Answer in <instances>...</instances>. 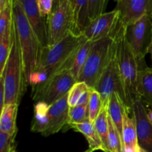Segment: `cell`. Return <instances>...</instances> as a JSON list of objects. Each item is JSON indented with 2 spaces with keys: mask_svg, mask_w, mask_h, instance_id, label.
Here are the masks:
<instances>
[{
  "mask_svg": "<svg viewBox=\"0 0 152 152\" xmlns=\"http://www.w3.org/2000/svg\"><path fill=\"white\" fill-rule=\"evenodd\" d=\"M48 45H53L74 34V11L70 0H64L48 16Z\"/></svg>",
  "mask_w": 152,
  "mask_h": 152,
  "instance_id": "7",
  "label": "cell"
},
{
  "mask_svg": "<svg viewBox=\"0 0 152 152\" xmlns=\"http://www.w3.org/2000/svg\"><path fill=\"white\" fill-rule=\"evenodd\" d=\"M42 46L48 45L47 25L39 9L38 0H17Z\"/></svg>",
  "mask_w": 152,
  "mask_h": 152,
  "instance_id": "13",
  "label": "cell"
},
{
  "mask_svg": "<svg viewBox=\"0 0 152 152\" xmlns=\"http://www.w3.org/2000/svg\"><path fill=\"white\" fill-rule=\"evenodd\" d=\"M94 151L92 149H91V148H88V150H86V151H85L84 152H93Z\"/></svg>",
  "mask_w": 152,
  "mask_h": 152,
  "instance_id": "38",
  "label": "cell"
},
{
  "mask_svg": "<svg viewBox=\"0 0 152 152\" xmlns=\"http://www.w3.org/2000/svg\"><path fill=\"white\" fill-rule=\"evenodd\" d=\"M127 108H128L125 105L124 102L118 94L114 92L111 94L108 106V116L111 119L114 126L120 132L121 136L122 133H123V116H124L125 111Z\"/></svg>",
  "mask_w": 152,
  "mask_h": 152,
  "instance_id": "20",
  "label": "cell"
},
{
  "mask_svg": "<svg viewBox=\"0 0 152 152\" xmlns=\"http://www.w3.org/2000/svg\"><path fill=\"white\" fill-rule=\"evenodd\" d=\"M94 42L88 41L86 40L83 45L80 48L78 51L76 53L75 56H74V62H73L72 66H71V71L72 74L74 75V78L78 80L79 77H80L81 71L83 70V67H84L85 64H86V60L88 56L89 52H90L91 48L92 45H93Z\"/></svg>",
  "mask_w": 152,
  "mask_h": 152,
  "instance_id": "24",
  "label": "cell"
},
{
  "mask_svg": "<svg viewBox=\"0 0 152 152\" xmlns=\"http://www.w3.org/2000/svg\"><path fill=\"white\" fill-rule=\"evenodd\" d=\"M115 1H118V0H115Z\"/></svg>",
  "mask_w": 152,
  "mask_h": 152,
  "instance_id": "40",
  "label": "cell"
},
{
  "mask_svg": "<svg viewBox=\"0 0 152 152\" xmlns=\"http://www.w3.org/2000/svg\"><path fill=\"white\" fill-rule=\"evenodd\" d=\"M12 152H18L17 151H16V149H15V148H14V149H13V151H12Z\"/></svg>",
  "mask_w": 152,
  "mask_h": 152,
  "instance_id": "39",
  "label": "cell"
},
{
  "mask_svg": "<svg viewBox=\"0 0 152 152\" xmlns=\"http://www.w3.org/2000/svg\"><path fill=\"white\" fill-rule=\"evenodd\" d=\"M88 118L91 122L94 121L102 109V101L99 94L92 88L91 91L88 105Z\"/></svg>",
  "mask_w": 152,
  "mask_h": 152,
  "instance_id": "26",
  "label": "cell"
},
{
  "mask_svg": "<svg viewBox=\"0 0 152 152\" xmlns=\"http://www.w3.org/2000/svg\"><path fill=\"white\" fill-rule=\"evenodd\" d=\"M0 77H3L4 79V105H19L28 85L24 72L22 53L14 22L12 28L10 55L6 63L4 73Z\"/></svg>",
  "mask_w": 152,
  "mask_h": 152,
  "instance_id": "2",
  "label": "cell"
},
{
  "mask_svg": "<svg viewBox=\"0 0 152 152\" xmlns=\"http://www.w3.org/2000/svg\"><path fill=\"white\" fill-rule=\"evenodd\" d=\"M17 104L4 105L0 116V132L16 137L18 129L16 127V117L18 114Z\"/></svg>",
  "mask_w": 152,
  "mask_h": 152,
  "instance_id": "18",
  "label": "cell"
},
{
  "mask_svg": "<svg viewBox=\"0 0 152 152\" xmlns=\"http://www.w3.org/2000/svg\"><path fill=\"white\" fill-rule=\"evenodd\" d=\"M11 48V41L0 39V76L4 73Z\"/></svg>",
  "mask_w": 152,
  "mask_h": 152,
  "instance_id": "30",
  "label": "cell"
},
{
  "mask_svg": "<svg viewBox=\"0 0 152 152\" xmlns=\"http://www.w3.org/2000/svg\"><path fill=\"white\" fill-rule=\"evenodd\" d=\"M69 104L68 94L53 102L49 107V123L45 132L42 134L45 137L50 136L62 130L68 125L69 119Z\"/></svg>",
  "mask_w": 152,
  "mask_h": 152,
  "instance_id": "14",
  "label": "cell"
},
{
  "mask_svg": "<svg viewBox=\"0 0 152 152\" xmlns=\"http://www.w3.org/2000/svg\"><path fill=\"white\" fill-rule=\"evenodd\" d=\"M137 62L138 94L145 106L152 109V68L147 66L145 59Z\"/></svg>",
  "mask_w": 152,
  "mask_h": 152,
  "instance_id": "16",
  "label": "cell"
},
{
  "mask_svg": "<svg viewBox=\"0 0 152 152\" xmlns=\"http://www.w3.org/2000/svg\"><path fill=\"white\" fill-rule=\"evenodd\" d=\"M123 25L120 12L114 9L112 11L102 13L92 20L82 35L91 42L108 37L115 39Z\"/></svg>",
  "mask_w": 152,
  "mask_h": 152,
  "instance_id": "9",
  "label": "cell"
},
{
  "mask_svg": "<svg viewBox=\"0 0 152 152\" xmlns=\"http://www.w3.org/2000/svg\"><path fill=\"white\" fill-rule=\"evenodd\" d=\"M74 7V34L82 36L86 27L90 23L88 18V0H70Z\"/></svg>",
  "mask_w": 152,
  "mask_h": 152,
  "instance_id": "19",
  "label": "cell"
},
{
  "mask_svg": "<svg viewBox=\"0 0 152 152\" xmlns=\"http://www.w3.org/2000/svg\"><path fill=\"white\" fill-rule=\"evenodd\" d=\"M124 31L125 25H123L116 37V56L124 89L126 105L132 111L134 104L137 101L141 100L137 91L139 65L136 56L126 42Z\"/></svg>",
  "mask_w": 152,
  "mask_h": 152,
  "instance_id": "4",
  "label": "cell"
},
{
  "mask_svg": "<svg viewBox=\"0 0 152 152\" xmlns=\"http://www.w3.org/2000/svg\"><path fill=\"white\" fill-rule=\"evenodd\" d=\"M148 53L151 54V62H152V43L151 45V46H150L149 48V50H148Z\"/></svg>",
  "mask_w": 152,
  "mask_h": 152,
  "instance_id": "37",
  "label": "cell"
},
{
  "mask_svg": "<svg viewBox=\"0 0 152 152\" xmlns=\"http://www.w3.org/2000/svg\"><path fill=\"white\" fill-rule=\"evenodd\" d=\"M146 108H147V113H148V119H149L150 123L152 124V109L150 108H148V107H146Z\"/></svg>",
  "mask_w": 152,
  "mask_h": 152,
  "instance_id": "36",
  "label": "cell"
},
{
  "mask_svg": "<svg viewBox=\"0 0 152 152\" xmlns=\"http://www.w3.org/2000/svg\"><path fill=\"white\" fill-rule=\"evenodd\" d=\"M13 1L0 11V39L11 41Z\"/></svg>",
  "mask_w": 152,
  "mask_h": 152,
  "instance_id": "23",
  "label": "cell"
},
{
  "mask_svg": "<svg viewBox=\"0 0 152 152\" xmlns=\"http://www.w3.org/2000/svg\"><path fill=\"white\" fill-rule=\"evenodd\" d=\"M4 105V85L3 77H0V111Z\"/></svg>",
  "mask_w": 152,
  "mask_h": 152,
  "instance_id": "33",
  "label": "cell"
},
{
  "mask_svg": "<svg viewBox=\"0 0 152 152\" xmlns=\"http://www.w3.org/2000/svg\"><path fill=\"white\" fill-rule=\"evenodd\" d=\"M64 0H53V10H52V11L54 10Z\"/></svg>",
  "mask_w": 152,
  "mask_h": 152,
  "instance_id": "35",
  "label": "cell"
},
{
  "mask_svg": "<svg viewBox=\"0 0 152 152\" xmlns=\"http://www.w3.org/2000/svg\"><path fill=\"white\" fill-rule=\"evenodd\" d=\"M124 36L137 61L145 59L152 43V16L145 15L134 23L125 25Z\"/></svg>",
  "mask_w": 152,
  "mask_h": 152,
  "instance_id": "8",
  "label": "cell"
},
{
  "mask_svg": "<svg viewBox=\"0 0 152 152\" xmlns=\"http://www.w3.org/2000/svg\"><path fill=\"white\" fill-rule=\"evenodd\" d=\"M49 107L50 105L45 102H36L34 108V117L31 123V132L41 134L45 132L49 123Z\"/></svg>",
  "mask_w": 152,
  "mask_h": 152,
  "instance_id": "21",
  "label": "cell"
},
{
  "mask_svg": "<svg viewBox=\"0 0 152 152\" xmlns=\"http://www.w3.org/2000/svg\"><path fill=\"white\" fill-rule=\"evenodd\" d=\"M13 16L22 53L24 72L28 86L30 77L38 67L42 46L17 0H13Z\"/></svg>",
  "mask_w": 152,
  "mask_h": 152,
  "instance_id": "3",
  "label": "cell"
},
{
  "mask_svg": "<svg viewBox=\"0 0 152 152\" xmlns=\"http://www.w3.org/2000/svg\"><path fill=\"white\" fill-rule=\"evenodd\" d=\"M121 138L123 152H146L140 146L133 112L128 108L125 111L123 116Z\"/></svg>",
  "mask_w": 152,
  "mask_h": 152,
  "instance_id": "15",
  "label": "cell"
},
{
  "mask_svg": "<svg viewBox=\"0 0 152 152\" xmlns=\"http://www.w3.org/2000/svg\"><path fill=\"white\" fill-rule=\"evenodd\" d=\"M94 89L100 95L102 101V108H108L110 97L114 92L120 95L126 105L124 89L120 77L116 53L110 62L109 65L102 73Z\"/></svg>",
  "mask_w": 152,
  "mask_h": 152,
  "instance_id": "10",
  "label": "cell"
},
{
  "mask_svg": "<svg viewBox=\"0 0 152 152\" xmlns=\"http://www.w3.org/2000/svg\"><path fill=\"white\" fill-rule=\"evenodd\" d=\"M117 39H102L94 42L86 64L77 82H83L94 88L116 53Z\"/></svg>",
  "mask_w": 152,
  "mask_h": 152,
  "instance_id": "5",
  "label": "cell"
},
{
  "mask_svg": "<svg viewBox=\"0 0 152 152\" xmlns=\"http://www.w3.org/2000/svg\"><path fill=\"white\" fill-rule=\"evenodd\" d=\"M86 40L83 35L70 34L56 44L42 47L37 70L44 72L48 80L61 70L71 69L76 53Z\"/></svg>",
  "mask_w": 152,
  "mask_h": 152,
  "instance_id": "1",
  "label": "cell"
},
{
  "mask_svg": "<svg viewBox=\"0 0 152 152\" xmlns=\"http://www.w3.org/2000/svg\"><path fill=\"white\" fill-rule=\"evenodd\" d=\"M91 89V88L89 87L86 83L83 82H77L73 86L71 89L68 93V104L70 107L76 106L80 100L82 95L86 91Z\"/></svg>",
  "mask_w": 152,
  "mask_h": 152,
  "instance_id": "28",
  "label": "cell"
},
{
  "mask_svg": "<svg viewBox=\"0 0 152 152\" xmlns=\"http://www.w3.org/2000/svg\"><path fill=\"white\" fill-rule=\"evenodd\" d=\"M94 125L102 140L104 152H109V148H108L109 123H108V108H102L98 117L94 121Z\"/></svg>",
  "mask_w": 152,
  "mask_h": 152,
  "instance_id": "22",
  "label": "cell"
},
{
  "mask_svg": "<svg viewBox=\"0 0 152 152\" xmlns=\"http://www.w3.org/2000/svg\"><path fill=\"white\" fill-rule=\"evenodd\" d=\"M88 105H80L70 107L68 125L81 123L89 120Z\"/></svg>",
  "mask_w": 152,
  "mask_h": 152,
  "instance_id": "27",
  "label": "cell"
},
{
  "mask_svg": "<svg viewBox=\"0 0 152 152\" xmlns=\"http://www.w3.org/2000/svg\"><path fill=\"white\" fill-rule=\"evenodd\" d=\"M15 137L0 132V152H12L14 149Z\"/></svg>",
  "mask_w": 152,
  "mask_h": 152,
  "instance_id": "31",
  "label": "cell"
},
{
  "mask_svg": "<svg viewBox=\"0 0 152 152\" xmlns=\"http://www.w3.org/2000/svg\"><path fill=\"white\" fill-rule=\"evenodd\" d=\"M132 112L140 146L146 152H152V124L148 119L146 106L142 100L137 101L132 106Z\"/></svg>",
  "mask_w": 152,
  "mask_h": 152,
  "instance_id": "11",
  "label": "cell"
},
{
  "mask_svg": "<svg viewBox=\"0 0 152 152\" xmlns=\"http://www.w3.org/2000/svg\"><path fill=\"white\" fill-rule=\"evenodd\" d=\"M115 10L120 12L122 23L127 25L145 15L152 16V0H118Z\"/></svg>",
  "mask_w": 152,
  "mask_h": 152,
  "instance_id": "12",
  "label": "cell"
},
{
  "mask_svg": "<svg viewBox=\"0 0 152 152\" xmlns=\"http://www.w3.org/2000/svg\"><path fill=\"white\" fill-rule=\"evenodd\" d=\"M108 123H109V134H108L109 152H123L121 135L115 127L109 116H108Z\"/></svg>",
  "mask_w": 152,
  "mask_h": 152,
  "instance_id": "25",
  "label": "cell"
},
{
  "mask_svg": "<svg viewBox=\"0 0 152 152\" xmlns=\"http://www.w3.org/2000/svg\"><path fill=\"white\" fill-rule=\"evenodd\" d=\"M38 5L42 16L48 17L53 10V0H38Z\"/></svg>",
  "mask_w": 152,
  "mask_h": 152,
  "instance_id": "32",
  "label": "cell"
},
{
  "mask_svg": "<svg viewBox=\"0 0 152 152\" xmlns=\"http://www.w3.org/2000/svg\"><path fill=\"white\" fill-rule=\"evenodd\" d=\"M109 0H88V18L90 22L105 13Z\"/></svg>",
  "mask_w": 152,
  "mask_h": 152,
  "instance_id": "29",
  "label": "cell"
},
{
  "mask_svg": "<svg viewBox=\"0 0 152 152\" xmlns=\"http://www.w3.org/2000/svg\"><path fill=\"white\" fill-rule=\"evenodd\" d=\"M76 83L77 80L74 78L71 69H62L33 89V99L36 102H43L50 105L68 94Z\"/></svg>",
  "mask_w": 152,
  "mask_h": 152,
  "instance_id": "6",
  "label": "cell"
},
{
  "mask_svg": "<svg viewBox=\"0 0 152 152\" xmlns=\"http://www.w3.org/2000/svg\"><path fill=\"white\" fill-rule=\"evenodd\" d=\"M13 0H0V11L5 8Z\"/></svg>",
  "mask_w": 152,
  "mask_h": 152,
  "instance_id": "34",
  "label": "cell"
},
{
  "mask_svg": "<svg viewBox=\"0 0 152 152\" xmlns=\"http://www.w3.org/2000/svg\"><path fill=\"white\" fill-rule=\"evenodd\" d=\"M70 128L74 129L75 132H80L85 136L89 145V148L94 151L96 150H101L104 151L103 145L102 140L96 132L93 122L87 120L81 123L68 125Z\"/></svg>",
  "mask_w": 152,
  "mask_h": 152,
  "instance_id": "17",
  "label": "cell"
}]
</instances>
